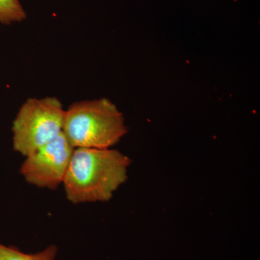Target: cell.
Segmentation results:
<instances>
[{
    "label": "cell",
    "mask_w": 260,
    "mask_h": 260,
    "mask_svg": "<svg viewBox=\"0 0 260 260\" xmlns=\"http://www.w3.org/2000/svg\"><path fill=\"white\" fill-rule=\"evenodd\" d=\"M131 160L113 149L75 148L63 185L73 204L109 201L127 180Z\"/></svg>",
    "instance_id": "6da1fadb"
},
{
    "label": "cell",
    "mask_w": 260,
    "mask_h": 260,
    "mask_svg": "<svg viewBox=\"0 0 260 260\" xmlns=\"http://www.w3.org/2000/svg\"><path fill=\"white\" fill-rule=\"evenodd\" d=\"M127 132L122 113L105 98L74 103L65 110L63 134L74 148H110Z\"/></svg>",
    "instance_id": "7a4b0ae2"
},
{
    "label": "cell",
    "mask_w": 260,
    "mask_h": 260,
    "mask_svg": "<svg viewBox=\"0 0 260 260\" xmlns=\"http://www.w3.org/2000/svg\"><path fill=\"white\" fill-rule=\"evenodd\" d=\"M65 110L55 97L30 98L24 103L12 126L15 151L28 156L63 133Z\"/></svg>",
    "instance_id": "3957f363"
},
{
    "label": "cell",
    "mask_w": 260,
    "mask_h": 260,
    "mask_svg": "<svg viewBox=\"0 0 260 260\" xmlns=\"http://www.w3.org/2000/svg\"><path fill=\"white\" fill-rule=\"evenodd\" d=\"M74 149L62 133L25 157L20 173L29 184L54 190L64 181Z\"/></svg>",
    "instance_id": "277c9868"
},
{
    "label": "cell",
    "mask_w": 260,
    "mask_h": 260,
    "mask_svg": "<svg viewBox=\"0 0 260 260\" xmlns=\"http://www.w3.org/2000/svg\"><path fill=\"white\" fill-rule=\"evenodd\" d=\"M57 251V247L53 244L35 254H27L15 246L0 243V260H55Z\"/></svg>",
    "instance_id": "5b68a950"
},
{
    "label": "cell",
    "mask_w": 260,
    "mask_h": 260,
    "mask_svg": "<svg viewBox=\"0 0 260 260\" xmlns=\"http://www.w3.org/2000/svg\"><path fill=\"white\" fill-rule=\"evenodd\" d=\"M26 16L20 0H0V23L8 25L20 23Z\"/></svg>",
    "instance_id": "8992f818"
}]
</instances>
